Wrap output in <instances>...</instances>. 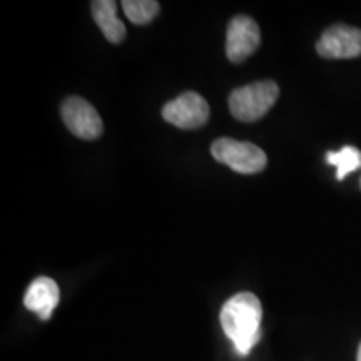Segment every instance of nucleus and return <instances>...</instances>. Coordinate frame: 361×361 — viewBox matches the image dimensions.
I'll return each instance as SVG.
<instances>
[{"label":"nucleus","mask_w":361,"mask_h":361,"mask_svg":"<svg viewBox=\"0 0 361 361\" xmlns=\"http://www.w3.org/2000/svg\"><path fill=\"white\" fill-rule=\"evenodd\" d=\"M219 318L226 336L233 341L234 350L241 356L250 353L261 338L263 308L258 298L252 293H239L226 301Z\"/></svg>","instance_id":"f257e3e1"},{"label":"nucleus","mask_w":361,"mask_h":361,"mask_svg":"<svg viewBox=\"0 0 361 361\" xmlns=\"http://www.w3.org/2000/svg\"><path fill=\"white\" fill-rule=\"evenodd\" d=\"M279 96V87L273 80L243 85L234 89L229 96V111L243 123H255L268 114Z\"/></svg>","instance_id":"f03ea898"},{"label":"nucleus","mask_w":361,"mask_h":361,"mask_svg":"<svg viewBox=\"0 0 361 361\" xmlns=\"http://www.w3.org/2000/svg\"><path fill=\"white\" fill-rule=\"evenodd\" d=\"M211 154L221 164L241 174H256L261 173L268 164V157L263 149L251 142L234 141V139L223 137L213 142L211 146Z\"/></svg>","instance_id":"7ed1b4c3"},{"label":"nucleus","mask_w":361,"mask_h":361,"mask_svg":"<svg viewBox=\"0 0 361 361\" xmlns=\"http://www.w3.org/2000/svg\"><path fill=\"white\" fill-rule=\"evenodd\" d=\"M162 117L179 129H200L209 119V106L197 92H184L162 107Z\"/></svg>","instance_id":"20e7f679"},{"label":"nucleus","mask_w":361,"mask_h":361,"mask_svg":"<svg viewBox=\"0 0 361 361\" xmlns=\"http://www.w3.org/2000/svg\"><path fill=\"white\" fill-rule=\"evenodd\" d=\"M61 114L67 129L79 139L94 141L102 134L104 124L101 116L94 109L92 104L82 97H67L62 104Z\"/></svg>","instance_id":"39448f33"},{"label":"nucleus","mask_w":361,"mask_h":361,"mask_svg":"<svg viewBox=\"0 0 361 361\" xmlns=\"http://www.w3.org/2000/svg\"><path fill=\"white\" fill-rule=\"evenodd\" d=\"M261 44L259 27L251 17L238 16L229 22L226 35V56L234 64L246 61Z\"/></svg>","instance_id":"423d86ee"},{"label":"nucleus","mask_w":361,"mask_h":361,"mask_svg":"<svg viewBox=\"0 0 361 361\" xmlns=\"http://www.w3.org/2000/svg\"><path fill=\"white\" fill-rule=\"evenodd\" d=\"M316 51L324 59H353L361 56V29L336 24L319 37Z\"/></svg>","instance_id":"0eeeda50"},{"label":"nucleus","mask_w":361,"mask_h":361,"mask_svg":"<svg viewBox=\"0 0 361 361\" xmlns=\"http://www.w3.org/2000/svg\"><path fill=\"white\" fill-rule=\"evenodd\" d=\"M59 298H61V293H59L57 283L51 278L42 276L35 279L29 286L24 298V305L27 310L37 313L42 319H49L54 310L57 308Z\"/></svg>","instance_id":"6e6552de"},{"label":"nucleus","mask_w":361,"mask_h":361,"mask_svg":"<svg viewBox=\"0 0 361 361\" xmlns=\"http://www.w3.org/2000/svg\"><path fill=\"white\" fill-rule=\"evenodd\" d=\"M92 17L106 35V39L112 44L123 42L126 37V27L117 17V4L114 0H96L90 4Z\"/></svg>","instance_id":"1a4fd4ad"},{"label":"nucleus","mask_w":361,"mask_h":361,"mask_svg":"<svg viewBox=\"0 0 361 361\" xmlns=\"http://www.w3.org/2000/svg\"><path fill=\"white\" fill-rule=\"evenodd\" d=\"M326 161L336 166V179L343 180L350 173L361 168V151L353 146H345L336 152H328Z\"/></svg>","instance_id":"9d476101"},{"label":"nucleus","mask_w":361,"mask_h":361,"mask_svg":"<svg viewBox=\"0 0 361 361\" xmlns=\"http://www.w3.org/2000/svg\"><path fill=\"white\" fill-rule=\"evenodd\" d=\"M159 2L156 0H124L123 8L128 19L135 25H146L159 13Z\"/></svg>","instance_id":"9b49d317"},{"label":"nucleus","mask_w":361,"mask_h":361,"mask_svg":"<svg viewBox=\"0 0 361 361\" xmlns=\"http://www.w3.org/2000/svg\"><path fill=\"white\" fill-rule=\"evenodd\" d=\"M356 361H361V345H360V348H358V358H356Z\"/></svg>","instance_id":"f8f14e48"}]
</instances>
